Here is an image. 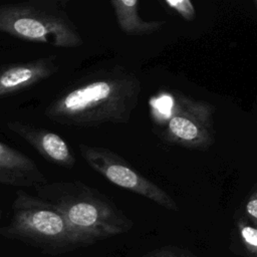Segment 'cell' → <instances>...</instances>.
I'll list each match as a JSON object with an SVG mask.
<instances>
[{
    "label": "cell",
    "mask_w": 257,
    "mask_h": 257,
    "mask_svg": "<svg viewBox=\"0 0 257 257\" xmlns=\"http://www.w3.org/2000/svg\"><path fill=\"white\" fill-rule=\"evenodd\" d=\"M141 82L122 66L98 69L66 86L45 108L52 121L78 127L125 123L138 104Z\"/></svg>",
    "instance_id": "1"
},
{
    "label": "cell",
    "mask_w": 257,
    "mask_h": 257,
    "mask_svg": "<svg viewBox=\"0 0 257 257\" xmlns=\"http://www.w3.org/2000/svg\"><path fill=\"white\" fill-rule=\"evenodd\" d=\"M34 189L61 213L80 246L125 233L134 225L111 199L83 182H47Z\"/></svg>",
    "instance_id": "2"
},
{
    "label": "cell",
    "mask_w": 257,
    "mask_h": 257,
    "mask_svg": "<svg viewBox=\"0 0 257 257\" xmlns=\"http://www.w3.org/2000/svg\"><path fill=\"white\" fill-rule=\"evenodd\" d=\"M67 1L29 0L0 5V31L58 48H77L82 37L66 11Z\"/></svg>",
    "instance_id": "3"
},
{
    "label": "cell",
    "mask_w": 257,
    "mask_h": 257,
    "mask_svg": "<svg viewBox=\"0 0 257 257\" xmlns=\"http://www.w3.org/2000/svg\"><path fill=\"white\" fill-rule=\"evenodd\" d=\"M0 235L50 253L65 252L80 246L57 209L22 190L16 193L10 222L0 228Z\"/></svg>",
    "instance_id": "4"
},
{
    "label": "cell",
    "mask_w": 257,
    "mask_h": 257,
    "mask_svg": "<svg viewBox=\"0 0 257 257\" xmlns=\"http://www.w3.org/2000/svg\"><path fill=\"white\" fill-rule=\"evenodd\" d=\"M214 111L209 102L177 92L171 112L161 126L160 138L175 146L205 151L215 142Z\"/></svg>",
    "instance_id": "5"
},
{
    "label": "cell",
    "mask_w": 257,
    "mask_h": 257,
    "mask_svg": "<svg viewBox=\"0 0 257 257\" xmlns=\"http://www.w3.org/2000/svg\"><path fill=\"white\" fill-rule=\"evenodd\" d=\"M78 149L85 163L110 183L143 196L167 210L179 211L177 202L166 191L140 174L114 152L86 144H79Z\"/></svg>",
    "instance_id": "6"
},
{
    "label": "cell",
    "mask_w": 257,
    "mask_h": 257,
    "mask_svg": "<svg viewBox=\"0 0 257 257\" xmlns=\"http://www.w3.org/2000/svg\"><path fill=\"white\" fill-rule=\"evenodd\" d=\"M59 69L55 55L0 65V98L27 89Z\"/></svg>",
    "instance_id": "7"
},
{
    "label": "cell",
    "mask_w": 257,
    "mask_h": 257,
    "mask_svg": "<svg viewBox=\"0 0 257 257\" xmlns=\"http://www.w3.org/2000/svg\"><path fill=\"white\" fill-rule=\"evenodd\" d=\"M7 126L47 162L66 169H72L75 166L76 158L73 151L59 135L18 120L7 122Z\"/></svg>",
    "instance_id": "8"
},
{
    "label": "cell",
    "mask_w": 257,
    "mask_h": 257,
    "mask_svg": "<svg viewBox=\"0 0 257 257\" xmlns=\"http://www.w3.org/2000/svg\"><path fill=\"white\" fill-rule=\"evenodd\" d=\"M45 183V175L31 158L0 142L1 185L36 188Z\"/></svg>",
    "instance_id": "9"
},
{
    "label": "cell",
    "mask_w": 257,
    "mask_h": 257,
    "mask_svg": "<svg viewBox=\"0 0 257 257\" xmlns=\"http://www.w3.org/2000/svg\"><path fill=\"white\" fill-rule=\"evenodd\" d=\"M110 5L119 29L128 36L153 34L167 23L166 20H143L139 14V0H112Z\"/></svg>",
    "instance_id": "10"
},
{
    "label": "cell",
    "mask_w": 257,
    "mask_h": 257,
    "mask_svg": "<svg viewBox=\"0 0 257 257\" xmlns=\"http://www.w3.org/2000/svg\"><path fill=\"white\" fill-rule=\"evenodd\" d=\"M236 238L243 257H257V226H254L243 214L236 218Z\"/></svg>",
    "instance_id": "11"
},
{
    "label": "cell",
    "mask_w": 257,
    "mask_h": 257,
    "mask_svg": "<svg viewBox=\"0 0 257 257\" xmlns=\"http://www.w3.org/2000/svg\"><path fill=\"white\" fill-rule=\"evenodd\" d=\"M165 4L185 20L193 21L196 18V10L190 0H166Z\"/></svg>",
    "instance_id": "12"
},
{
    "label": "cell",
    "mask_w": 257,
    "mask_h": 257,
    "mask_svg": "<svg viewBox=\"0 0 257 257\" xmlns=\"http://www.w3.org/2000/svg\"><path fill=\"white\" fill-rule=\"evenodd\" d=\"M144 257H195V256L189 251L183 250L181 248L166 246V247L157 249L153 252H150Z\"/></svg>",
    "instance_id": "13"
},
{
    "label": "cell",
    "mask_w": 257,
    "mask_h": 257,
    "mask_svg": "<svg viewBox=\"0 0 257 257\" xmlns=\"http://www.w3.org/2000/svg\"><path fill=\"white\" fill-rule=\"evenodd\" d=\"M242 214L254 226H257V192L255 187H253L252 192L244 205V212Z\"/></svg>",
    "instance_id": "14"
}]
</instances>
